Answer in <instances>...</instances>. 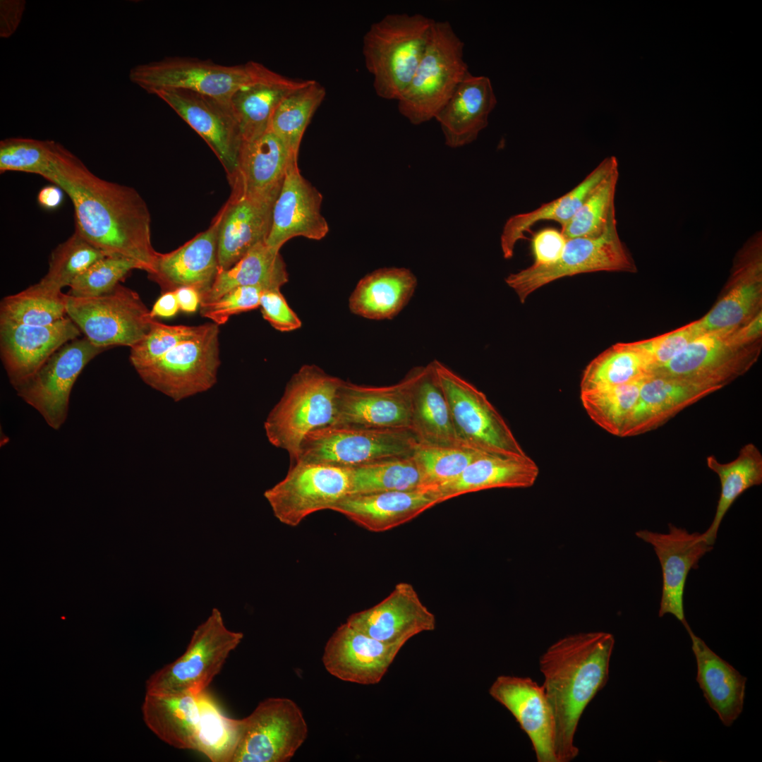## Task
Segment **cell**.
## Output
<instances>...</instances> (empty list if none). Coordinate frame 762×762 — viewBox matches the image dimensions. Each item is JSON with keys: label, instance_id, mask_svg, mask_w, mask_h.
I'll list each match as a JSON object with an SVG mask.
<instances>
[{"label": "cell", "instance_id": "obj_46", "mask_svg": "<svg viewBox=\"0 0 762 762\" xmlns=\"http://www.w3.org/2000/svg\"><path fill=\"white\" fill-rule=\"evenodd\" d=\"M643 380L581 392L583 407L596 425L612 435L621 437L636 404Z\"/></svg>", "mask_w": 762, "mask_h": 762}, {"label": "cell", "instance_id": "obj_52", "mask_svg": "<svg viewBox=\"0 0 762 762\" xmlns=\"http://www.w3.org/2000/svg\"><path fill=\"white\" fill-rule=\"evenodd\" d=\"M206 327L200 325H169L153 320L146 336L131 347L130 362L136 370L155 362L181 342L190 339Z\"/></svg>", "mask_w": 762, "mask_h": 762}, {"label": "cell", "instance_id": "obj_2", "mask_svg": "<svg viewBox=\"0 0 762 762\" xmlns=\"http://www.w3.org/2000/svg\"><path fill=\"white\" fill-rule=\"evenodd\" d=\"M614 646L610 633H578L557 640L539 658L542 687L553 718L557 762H571L579 755L574 744L579 722L607 682Z\"/></svg>", "mask_w": 762, "mask_h": 762}, {"label": "cell", "instance_id": "obj_48", "mask_svg": "<svg viewBox=\"0 0 762 762\" xmlns=\"http://www.w3.org/2000/svg\"><path fill=\"white\" fill-rule=\"evenodd\" d=\"M487 454L458 446L417 444L412 454L421 476V489L432 490L458 477L476 459Z\"/></svg>", "mask_w": 762, "mask_h": 762}, {"label": "cell", "instance_id": "obj_59", "mask_svg": "<svg viewBox=\"0 0 762 762\" xmlns=\"http://www.w3.org/2000/svg\"><path fill=\"white\" fill-rule=\"evenodd\" d=\"M64 192L55 184L46 186L37 194L39 205L47 210H54L63 202Z\"/></svg>", "mask_w": 762, "mask_h": 762}, {"label": "cell", "instance_id": "obj_13", "mask_svg": "<svg viewBox=\"0 0 762 762\" xmlns=\"http://www.w3.org/2000/svg\"><path fill=\"white\" fill-rule=\"evenodd\" d=\"M308 725L291 699L271 697L241 719L231 762H288L308 737Z\"/></svg>", "mask_w": 762, "mask_h": 762}, {"label": "cell", "instance_id": "obj_50", "mask_svg": "<svg viewBox=\"0 0 762 762\" xmlns=\"http://www.w3.org/2000/svg\"><path fill=\"white\" fill-rule=\"evenodd\" d=\"M52 140L9 138L0 142V171L44 176L49 170L56 145Z\"/></svg>", "mask_w": 762, "mask_h": 762}, {"label": "cell", "instance_id": "obj_15", "mask_svg": "<svg viewBox=\"0 0 762 762\" xmlns=\"http://www.w3.org/2000/svg\"><path fill=\"white\" fill-rule=\"evenodd\" d=\"M350 489V468L296 461L264 497L281 523L295 527L313 513L330 510Z\"/></svg>", "mask_w": 762, "mask_h": 762}, {"label": "cell", "instance_id": "obj_45", "mask_svg": "<svg viewBox=\"0 0 762 762\" xmlns=\"http://www.w3.org/2000/svg\"><path fill=\"white\" fill-rule=\"evenodd\" d=\"M350 468L349 495L421 488L420 473L412 456L382 459Z\"/></svg>", "mask_w": 762, "mask_h": 762}, {"label": "cell", "instance_id": "obj_43", "mask_svg": "<svg viewBox=\"0 0 762 762\" xmlns=\"http://www.w3.org/2000/svg\"><path fill=\"white\" fill-rule=\"evenodd\" d=\"M325 95L320 83L307 80L281 102L272 116L270 130L298 156L305 131Z\"/></svg>", "mask_w": 762, "mask_h": 762}, {"label": "cell", "instance_id": "obj_1", "mask_svg": "<svg viewBox=\"0 0 762 762\" xmlns=\"http://www.w3.org/2000/svg\"><path fill=\"white\" fill-rule=\"evenodd\" d=\"M43 178L69 197L75 229L86 240L107 255L136 260L151 272L158 252L152 244L150 211L136 190L97 176L59 143Z\"/></svg>", "mask_w": 762, "mask_h": 762}, {"label": "cell", "instance_id": "obj_36", "mask_svg": "<svg viewBox=\"0 0 762 762\" xmlns=\"http://www.w3.org/2000/svg\"><path fill=\"white\" fill-rule=\"evenodd\" d=\"M618 168L615 157L604 159L579 183L564 195L543 204L534 210L509 217L500 238L501 248L505 259H510L517 242L525 238V234L540 221H554L561 225V230L576 213L592 190L613 170Z\"/></svg>", "mask_w": 762, "mask_h": 762}, {"label": "cell", "instance_id": "obj_51", "mask_svg": "<svg viewBox=\"0 0 762 762\" xmlns=\"http://www.w3.org/2000/svg\"><path fill=\"white\" fill-rule=\"evenodd\" d=\"M133 270H143V267L130 258L106 255L74 279L67 294L80 298L102 295L112 290Z\"/></svg>", "mask_w": 762, "mask_h": 762}, {"label": "cell", "instance_id": "obj_37", "mask_svg": "<svg viewBox=\"0 0 762 762\" xmlns=\"http://www.w3.org/2000/svg\"><path fill=\"white\" fill-rule=\"evenodd\" d=\"M417 286L406 268H382L361 279L349 300L350 310L370 320H390L407 305Z\"/></svg>", "mask_w": 762, "mask_h": 762}, {"label": "cell", "instance_id": "obj_11", "mask_svg": "<svg viewBox=\"0 0 762 762\" xmlns=\"http://www.w3.org/2000/svg\"><path fill=\"white\" fill-rule=\"evenodd\" d=\"M636 271V265L615 227L598 236L567 239L557 261L548 265L533 264L509 274L505 282L524 303L537 289L566 277L595 272Z\"/></svg>", "mask_w": 762, "mask_h": 762}, {"label": "cell", "instance_id": "obj_49", "mask_svg": "<svg viewBox=\"0 0 762 762\" xmlns=\"http://www.w3.org/2000/svg\"><path fill=\"white\" fill-rule=\"evenodd\" d=\"M106 255L75 229L66 241L52 251L48 271L40 281L61 290Z\"/></svg>", "mask_w": 762, "mask_h": 762}, {"label": "cell", "instance_id": "obj_57", "mask_svg": "<svg viewBox=\"0 0 762 762\" xmlns=\"http://www.w3.org/2000/svg\"><path fill=\"white\" fill-rule=\"evenodd\" d=\"M25 2L20 0H1L0 1V35L10 37L18 28Z\"/></svg>", "mask_w": 762, "mask_h": 762}, {"label": "cell", "instance_id": "obj_20", "mask_svg": "<svg viewBox=\"0 0 762 762\" xmlns=\"http://www.w3.org/2000/svg\"><path fill=\"white\" fill-rule=\"evenodd\" d=\"M636 536L650 544L659 560L663 587L659 617L675 616L682 624H688L684 610V592L690 570L713 548L703 533H689L683 528L670 524L668 531L659 533L641 530Z\"/></svg>", "mask_w": 762, "mask_h": 762}, {"label": "cell", "instance_id": "obj_40", "mask_svg": "<svg viewBox=\"0 0 762 762\" xmlns=\"http://www.w3.org/2000/svg\"><path fill=\"white\" fill-rule=\"evenodd\" d=\"M706 464L718 476L721 487L713 520L703 533L713 545L720 524L734 502L749 488L762 483V454L754 443H748L734 460L721 463L715 456H708Z\"/></svg>", "mask_w": 762, "mask_h": 762}, {"label": "cell", "instance_id": "obj_60", "mask_svg": "<svg viewBox=\"0 0 762 762\" xmlns=\"http://www.w3.org/2000/svg\"><path fill=\"white\" fill-rule=\"evenodd\" d=\"M180 310L192 313L195 312L200 305V294L199 291L189 286L179 287L175 290Z\"/></svg>", "mask_w": 762, "mask_h": 762}, {"label": "cell", "instance_id": "obj_3", "mask_svg": "<svg viewBox=\"0 0 762 762\" xmlns=\"http://www.w3.org/2000/svg\"><path fill=\"white\" fill-rule=\"evenodd\" d=\"M435 20L420 13H391L363 37L365 67L376 94L399 100L409 87L430 40Z\"/></svg>", "mask_w": 762, "mask_h": 762}, {"label": "cell", "instance_id": "obj_21", "mask_svg": "<svg viewBox=\"0 0 762 762\" xmlns=\"http://www.w3.org/2000/svg\"><path fill=\"white\" fill-rule=\"evenodd\" d=\"M404 646L378 641L341 624L329 637L322 660L326 670L342 681L363 685L380 682Z\"/></svg>", "mask_w": 762, "mask_h": 762}, {"label": "cell", "instance_id": "obj_4", "mask_svg": "<svg viewBox=\"0 0 762 762\" xmlns=\"http://www.w3.org/2000/svg\"><path fill=\"white\" fill-rule=\"evenodd\" d=\"M341 381L315 365H304L290 378L270 411L264 423L267 440L288 452L291 462L309 433L334 423Z\"/></svg>", "mask_w": 762, "mask_h": 762}, {"label": "cell", "instance_id": "obj_25", "mask_svg": "<svg viewBox=\"0 0 762 762\" xmlns=\"http://www.w3.org/2000/svg\"><path fill=\"white\" fill-rule=\"evenodd\" d=\"M490 695L515 718L528 737L538 762H557L554 722L542 685L528 677L500 675Z\"/></svg>", "mask_w": 762, "mask_h": 762}, {"label": "cell", "instance_id": "obj_39", "mask_svg": "<svg viewBox=\"0 0 762 762\" xmlns=\"http://www.w3.org/2000/svg\"><path fill=\"white\" fill-rule=\"evenodd\" d=\"M289 280L285 263L275 250L261 242L229 269L220 271L210 289L200 297V306L212 303L239 286L280 289Z\"/></svg>", "mask_w": 762, "mask_h": 762}, {"label": "cell", "instance_id": "obj_38", "mask_svg": "<svg viewBox=\"0 0 762 762\" xmlns=\"http://www.w3.org/2000/svg\"><path fill=\"white\" fill-rule=\"evenodd\" d=\"M198 695L146 693L142 706L145 723L171 746L195 750L200 720Z\"/></svg>", "mask_w": 762, "mask_h": 762}, {"label": "cell", "instance_id": "obj_5", "mask_svg": "<svg viewBox=\"0 0 762 762\" xmlns=\"http://www.w3.org/2000/svg\"><path fill=\"white\" fill-rule=\"evenodd\" d=\"M761 336L762 313L740 326L702 334L652 375L691 379L722 389L756 363Z\"/></svg>", "mask_w": 762, "mask_h": 762}, {"label": "cell", "instance_id": "obj_55", "mask_svg": "<svg viewBox=\"0 0 762 762\" xmlns=\"http://www.w3.org/2000/svg\"><path fill=\"white\" fill-rule=\"evenodd\" d=\"M260 307L263 318L280 332H291L301 327V321L290 308L280 289L265 290Z\"/></svg>", "mask_w": 762, "mask_h": 762}, {"label": "cell", "instance_id": "obj_19", "mask_svg": "<svg viewBox=\"0 0 762 762\" xmlns=\"http://www.w3.org/2000/svg\"><path fill=\"white\" fill-rule=\"evenodd\" d=\"M413 378L411 369L389 386L360 385L341 380L332 424L409 429Z\"/></svg>", "mask_w": 762, "mask_h": 762}, {"label": "cell", "instance_id": "obj_12", "mask_svg": "<svg viewBox=\"0 0 762 762\" xmlns=\"http://www.w3.org/2000/svg\"><path fill=\"white\" fill-rule=\"evenodd\" d=\"M219 326L206 323L198 335L136 369L137 373L145 384L175 401L207 391L217 382L220 365Z\"/></svg>", "mask_w": 762, "mask_h": 762}, {"label": "cell", "instance_id": "obj_53", "mask_svg": "<svg viewBox=\"0 0 762 762\" xmlns=\"http://www.w3.org/2000/svg\"><path fill=\"white\" fill-rule=\"evenodd\" d=\"M703 334L698 320L648 339L636 341L652 367V374L670 362Z\"/></svg>", "mask_w": 762, "mask_h": 762}, {"label": "cell", "instance_id": "obj_32", "mask_svg": "<svg viewBox=\"0 0 762 762\" xmlns=\"http://www.w3.org/2000/svg\"><path fill=\"white\" fill-rule=\"evenodd\" d=\"M306 81L282 75L259 63L252 79L238 88L229 102L243 142L254 140L267 131L278 105Z\"/></svg>", "mask_w": 762, "mask_h": 762}, {"label": "cell", "instance_id": "obj_18", "mask_svg": "<svg viewBox=\"0 0 762 762\" xmlns=\"http://www.w3.org/2000/svg\"><path fill=\"white\" fill-rule=\"evenodd\" d=\"M761 306L762 235L757 231L737 253L718 301L697 320L703 334L731 329L762 313Z\"/></svg>", "mask_w": 762, "mask_h": 762}, {"label": "cell", "instance_id": "obj_28", "mask_svg": "<svg viewBox=\"0 0 762 762\" xmlns=\"http://www.w3.org/2000/svg\"><path fill=\"white\" fill-rule=\"evenodd\" d=\"M298 161L284 143L271 130L243 141L237 169L229 182L232 193L276 201L290 164Z\"/></svg>", "mask_w": 762, "mask_h": 762}, {"label": "cell", "instance_id": "obj_30", "mask_svg": "<svg viewBox=\"0 0 762 762\" xmlns=\"http://www.w3.org/2000/svg\"><path fill=\"white\" fill-rule=\"evenodd\" d=\"M274 202L231 193L219 212V272L229 269L257 244L266 242Z\"/></svg>", "mask_w": 762, "mask_h": 762}, {"label": "cell", "instance_id": "obj_29", "mask_svg": "<svg viewBox=\"0 0 762 762\" xmlns=\"http://www.w3.org/2000/svg\"><path fill=\"white\" fill-rule=\"evenodd\" d=\"M430 490H390L347 495L330 510L371 532H385L404 524L440 504Z\"/></svg>", "mask_w": 762, "mask_h": 762}, {"label": "cell", "instance_id": "obj_47", "mask_svg": "<svg viewBox=\"0 0 762 762\" xmlns=\"http://www.w3.org/2000/svg\"><path fill=\"white\" fill-rule=\"evenodd\" d=\"M618 178L617 168L592 190L572 219L561 230L567 239L595 237L617 227L615 197Z\"/></svg>", "mask_w": 762, "mask_h": 762}, {"label": "cell", "instance_id": "obj_27", "mask_svg": "<svg viewBox=\"0 0 762 762\" xmlns=\"http://www.w3.org/2000/svg\"><path fill=\"white\" fill-rule=\"evenodd\" d=\"M720 389L691 379L651 375L641 383L636 404L621 437L653 430L685 408Z\"/></svg>", "mask_w": 762, "mask_h": 762}, {"label": "cell", "instance_id": "obj_9", "mask_svg": "<svg viewBox=\"0 0 762 762\" xmlns=\"http://www.w3.org/2000/svg\"><path fill=\"white\" fill-rule=\"evenodd\" d=\"M417 444L409 428L330 424L305 437L294 462L353 468L382 459L411 456Z\"/></svg>", "mask_w": 762, "mask_h": 762}, {"label": "cell", "instance_id": "obj_8", "mask_svg": "<svg viewBox=\"0 0 762 762\" xmlns=\"http://www.w3.org/2000/svg\"><path fill=\"white\" fill-rule=\"evenodd\" d=\"M243 638V633L227 629L221 612L213 608L193 631L185 652L149 677L146 693L198 695L206 691Z\"/></svg>", "mask_w": 762, "mask_h": 762}, {"label": "cell", "instance_id": "obj_16", "mask_svg": "<svg viewBox=\"0 0 762 762\" xmlns=\"http://www.w3.org/2000/svg\"><path fill=\"white\" fill-rule=\"evenodd\" d=\"M105 350L85 337L70 341L14 389L49 426L59 430L66 420L71 392L78 377L92 359Z\"/></svg>", "mask_w": 762, "mask_h": 762}, {"label": "cell", "instance_id": "obj_6", "mask_svg": "<svg viewBox=\"0 0 762 762\" xmlns=\"http://www.w3.org/2000/svg\"><path fill=\"white\" fill-rule=\"evenodd\" d=\"M464 44L448 21L435 22L431 36L398 109L412 124L434 119L471 73Z\"/></svg>", "mask_w": 762, "mask_h": 762}, {"label": "cell", "instance_id": "obj_54", "mask_svg": "<svg viewBox=\"0 0 762 762\" xmlns=\"http://www.w3.org/2000/svg\"><path fill=\"white\" fill-rule=\"evenodd\" d=\"M267 289L262 286L236 287L217 300L200 306V313L218 325H224L232 315L260 307L261 296Z\"/></svg>", "mask_w": 762, "mask_h": 762}, {"label": "cell", "instance_id": "obj_35", "mask_svg": "<svg viewBox=\"0 0 762 762\" xmlns=\"http://www.w3.org/2000/svg\"><path fill=\"white\" fill-rule=\"evenodd\" d=\"M685 629L696 658V682L722 724L731 726L743 710L746 677L713 652L689 625Z\"/></svg>", "mask_w": 762, "mask_h": 762}, {"label": "cell", "instance_id": "obj_24", "mask_svg": "<svg viewBox=\"0 0 762 762\" xmlns=\"http://www.w3.org/2000/svg\"><path fill=\"white\" fill-rule=\"evenodd\" d=\"M322 194L301 174L298 161L289 167L273 206L266 243L279 250L289 240L303 236L320 240L329 231L321 213Z\"/></svg>", "mask_w": 762, "mask_h": 762}, {"label": "cell", "instance_id": "obj_58", "mask_svg": "<svg viewBox=\"0 0 762 762\" xmlns=\"http://www.w3.org/2000/svg\"><path fill=\"white\" fill-rule=\"evenodd\" d=\"M180 310L174 291L164 292L155 301L150 310V317L169 318L175 316Z\"/></svg>", "mask_w": 762, "mask_h": 762}, {"label": "cell", "instance_id": "obj_17", "mask_svg": "<svg viewBox=\"0 0 762 762\" xmlns=\"http://www.w3.org/2000/svg\"><path fill=\"white\" fill-rule=\"evenodd\" d=\"M153 94L202 138L221 162L230 182L237 169L243 143L240 128L230 104L183 89H162Z\"/></svg>", "mask_w": 762, "mask_h": 762}, {"label": "cell", "instance_id": "obj_10", "mask_svg": "<svg viewBox=\"0 0 762 762\" xmlns=\"http://www.w3.org/2000/svg\"><path fill=\"white\" fill-rule=\"evenodd\" d=\"M66 315L92 344L107 349L132 347L146 336L155 320L139 294L121 284L95 297L67 294Z\"/></svg>", "mask_w": 762, "mask_h": 762}, {"label": "cell", "instance_id": "obj_14", "mask_svg": "<svg viewBox=\"0 0 762 762\" xmlns=\"http://www.w3.org/2000/svg\"><path fill=\"white\" fill-rule=\"evenodd\" d=\"M259 63L224 66L210 60L167 57L134 66L131 81L150 94L162 89H183L229 104L234 92L250 81Z\"/></svg>", "mask_w": 762, "mask_h": 762}, {"label": "cell", "instance_id": "obj_7", "mask_svg": "<svg viewBox=\"0 0 762 762\" xmlns=\"http://www.w3.org/2000/svg\"><path fill=\"white\" fill-rule=\"evenodd\" d=\"M432 363L463 447L505 457L527 455L483 392L440 361Z\"/></svg>", "mask_w": 762, "mask_h": 762}, {"label": "cell", "instance_id": "obj_56", "mask_svg": "<svg viewBox=\"0 0 762 762\" xmlns=\"http://www.w3.org/2000/svg\"><path fill=\"white\" fill-rule=\"evenodd\" d=\"M567 238L561 230L545 228L534 234L531 249L535 265H548L557 261L562 255Z\"/></svg>", "mask_w": 762, "mask_h": 762}, {"label": "cell", "instance_id": "obj_31", "mask_svg": "<svg viewBox=\"0 0 762 762\" xmlns=\"http://www.w3.org/2000/svg\"><path fill=\"white\" fill-rule=\"evenodd\" d=\"M496 104L489 78L468 75L434 118L440 125L445 144L456 148L474 141L488 126Z\"/></svg>", "mask_w": 762, "mask_h": 762}, {"label": "cell", "instance_id": "obj_33", "mask_svg": "<svg viewBox=\"0 0 762 762\" xmlns=\"http://www.w3.org/2000/svg\"><path fill=\"white\" fill-rule=\"evenodd\" d=\"M412 370L409 429L417 442L425 445L463 447L456 435L433 363L414 367Z\"/></svg>", "mask_w": 762, "mask_h": 762}, {"label": "cell", "instance_id": "obj_42", "mask_svg": "<svg viewBox=\"0 0 762 762\" xmlns=\"http://www.w3.org/2000/svg\"><path fill=\"white\" fill-rule=\"evenodd\" d=\"M67 294L41 281L2 298L0 325H47L66 315Z\"/></svg>", "mask_w": 762, "mask_h": 762}, {"label": "cell", "instance_id": "obj_26", "mask_svg": "<svg viewBox=\"0 0 762 762\" xmlns=\"http://www.w3.org/2000/svg\"><path fill=\"white\" fill-rule=\"evenodd\" d=\"M220 214L210 226L179 248L158 253L148 276L162 293L189 286L202 295L212 287L219 272L217 241Z\"/></svg>", "mask_w": 762, "mask_h": 762}, {"label": "cell", "instance_id": "obj_23", "mask_svg": "<svg viewBox=\"0 0 762 762\" xmlns=\"http://www.w3.org/2000/svg\"><path fill=\"white\" fill-rule=\"evenodd\" d=\"M81 332L68 317L47 325H0V356L15 389L33 375L45 361Z\"/></svg>", "mask_w": 762, "mask_h": 762}, {"label": "cell", "instance_id": "obj_22", "mask_svg": "<svg viewBox=\"0 0 762 762\" xmlns=\"http://www.w3.org/2000/svg\"><path fill=\"white\" fill-rule=\"evenodd\" d=\"M346 622L378 641L402 645L414 636L436 627L435 615L407 582L398 583L382 601L351 615Z\"/></svg>", "mask_w": 762, "mask_h": 762}, {"label": "cell", "instance_id": "obj_44", "mask_svg": "<svg viewBox=\"0 0 762 762\" xmlns=\"http://www.w3.org/2000/svg\"><path fill=\"white\" fill-rule=\"evenodd\" d=\"M200 720L195 750L212 762H231L240 733L241 719L222 714L207 690L199 694Z\"/></svg>", "mask_w": 762, "mask_h": 762}, {"label": "cell", "instance_id": "obj_41", "mask_svg": "<svg viewBox=\"0 0 762 762\" xmlns=\"http://www.w3.org/2000/svg\"><path fill=\"white\" fill-rule=\"evenodd\" d=\"M651 375L652 367L636 341L617 343L586 367L581 380V392L641 381Z\"/></svg>", "mask_w": 762, "mask_h": 762}, {"label": "cell", "instance_id": "obj_34", "mask_svg": "<svg viewBox=\"0 0 762 762\" xmlns=\"http://www.w3.org/2000/svg\"><path fill=\"white\" fill-rule=\"evenodd\" d=\"M539 475L537 464L528 455L505 457L483 454L456 478L432 490L442 503L459 495L492 488H526Z\"/></svg>", "mask_w": 762, "mask_h": 762}]
</instances>
